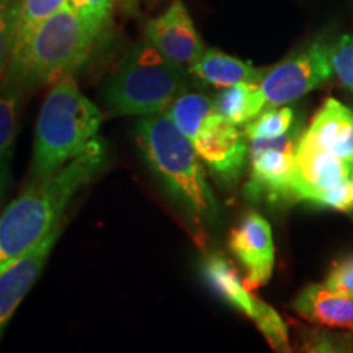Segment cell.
Wrapping results in <instances>:
<instances>
[{
    "label": "cell",
    "mask_w": 353,
    "mask_h": 353,
    "mask_svg": "<svg viewBox=\"0 0 353 353\" xmlns=\"http://www.w3.org/2000/svg\"><path fill=\"white\" fill-rule=\"evenodd\" d=\"M145 41L183 69H188L205 51L200 33L182 0L172 2L164 13L145 25Z\"/></svg>",
    "instance_id": "11"
},
{
    "label": "cell",
    "mask_w": 353,
    "mask_h": 353,
    "mask_svg": "<svg viewBox=\"0 0 353 353\" xmlns=\"http://www.w3.org/2000/svg\"><path fill=\"white\" fill-rule=\"evenodd\" d=\"M70 7L76 10L97 34H100L107 25L114 0H69Z\"/></svg>",
    "instance_id": "25"
},
{
    "label": "cell",
    "mask_w": 353,
    "mask_h": 353,
    "mask_svg": "<svg viewBox=\"0 0 353 353\" xmlns=\"http://www.w3.org/2000/svg\"><path fill=\"white\" fill-rule=\"evenodd\" d=\"M59 234L61 224L52 229L37 245L32 247L28 252L12 260L0 270V337H2L8 321L15 314L17 307L23 301L25 294L28 293L41 273Z\"/></svg>",
    "instance_id": "12"
},
{
    "label": "cell",
    "mask_w": 353,
    "mask_h": 353,
    "mask_svg": "<svg viewBox=\"0 0 353 353\" xmlns=\"http://www.w3.org/2000/svg\"><path fill=\"white\" fill-rule=\"evenodd\" d=\"M293 309L312 324L353 334V294L325 285H309L293 301Z\"/></svg>",
    "instance_id": "14"
},
{
    "label": "cell",
    "mask_w": 353,
    "mask_h": 353,
    "mask_svg": "<svg viewBox=\"0 0 353 353\" xmlns=\"http://www.w3.org/2000/svg\"><path fill=\"white\" fill-rule=\"evenodd\" d=\"M314 205L324 206L335 211H342V213H350L353 210V180H343L337 187L327 190L317 198Z\"/></svg>",
    "instance_id": "26"
},
{
    "label": "cell",
    "mask_w": 353,
    "mask_h": 353,
    "mask_svg": "<svg viewBox=\"0 0 353 353\" xmlns=\"http://www.w3.org/2000/svg\"><path fill=\"white\" fill-rule=\"evenodd\" d=\"M65 6H69V0H17L13 48L19 46L34 26H38L43 20Z\"/></svg>",
    "instance_id": "21"
},
{
    "label": "cell",
    "mask_w": 353,
    "mask_h": 353,
    "mask_svg": "<svg viewBox=\"0 0 353 353\" xmlns=\"http://www.w3.org/2000/svg\"><path fill=\"white\" fill-rule=\"evenodd\" d=\"M17 0H0V79L8 68L15 39Z\"/></svg>",
    "instance_id": "23"
},
{
    "label": "cell",
    "mask_w": 353,
    "mask_h": 353,
    "mask_svg": "<svg viewBox=\"0 0 353 353\" xmlns=\"http://www.w3.org/2000/svg\"><path fill=\"white\" fill-rule=\"evenodd\" d=\"M303 132L319 148L353 167V110L339 100L327 99Z\"/></svg>",
    "instance_id": "13"
},
{
    "label": "cell",
    "mask_w": 353,
    "mask_h": 353,
    "mask_svg": "<svg viewBox=\"0 0 353 353\" xmlns=\"http://www.w3.org/2000/svg\"><path fill=\"white\" fill-rule=\"evenodd\" d=\"M134 134L145 164L203 236L219 219V203L192 141L165 113L141 118Z\"/></svg>",
    "instance_id": "2"
},
{
    "label": "cell",
    "mask_w": 353,
    "mask_h": 353,
    "mask_svg": "<svg viewBox=\"0 0 353 353\" xmlns=\"http://www.w3.org/2000/svg\"><path fill=\"white\" fill-rule=\"evenodd\" d=\"M107 159L105 143L92 139L81 154L54 174L34 180L0 214V270L28 252L63 219L65 206L101 170Z\"/></svg>",
    "instance_id": "1"
},
{
    "label": "cell",
    "mask_w": 353,
    "mask_h": 353,
    "mask_svg": "<svg viewBox=\"0 0 353 353\" xmlns=\"http://www.w3.org/2000/svg\"><path fill=\"white\" fill-rule=\"evenodd\" d=\"M324 285L329 286L330 290L353 294V254L350 257L339 260L334 265L332 270L329 272L327 278H325Z\"/></svg>",
    "instance_id": "27"
},
{
    "label": "cell",
    "mask_w": 353,
    "mask_h": 353,
    "mask_svg": "<svg viewBox=\"0 0 353 353\" xmlns=\"http://www.w3.org/2000/svg\"><path fill=\"white\" fill-rule=\"evenodd\" d=\"M350 176L352 167L347 162L319 148L301 132L294 157L293 203L306 201L314 205L322 193Z\"/></svg>",
    "instance_id": "9"
},
{
    "label": "cell",
    "mask_w": 353,
    "mask_h": 353,
    "mask_svg": "<svg viewBox=\"0 0 353 353\" xmlns=\"http://www.w3.org/2000/svg\"><path fill=\"white\" fill-rule=\"evenodd\" d=\"M213 112V100L210 97L200 94V92L182 90L167 108L165 114L192 141L201 128L203 121Z\"/></svg>",
    "instance_id": "19"
},
{
    "label": "cell",
    "mask_w": 353,
    "mask_h": 353,
    "mask_svg": "<svg viewBox=\"0 0 353 353\" xmlns=\"http://www.w3.org/2000/svg\"><path fill=\"white\" fill-rule=\"evenodd\" d=\"M332 74V46L314 41L275 68L267 69L259 87L267 107H280L307 95Z\"/></svg>",
    "instance_id": "7"
},
{
    "label": "cell",
    "mask_w": 353,
    "mask_h": 353,
    "mask_svg": "<svg viewBox=\"0 0 353 353\" xmlns=\"http://www.w3.org/2000/svg\"><path fill=\"white\" fill-rule=\"evenodd\" d=\"M101 118L99 107L82 94L72 72L52 82L34 131V180L54 174L81 154L97 138Z\"/></svg>",
    "instance_id": "3"
},
{
    "label": "cell",
    "mask_w": 353,
    "mask_h": 353,
    "mask_svg": "<svg viewBox=\"0 0 353 353\" xmlns=\"http://www.w3.org/2000/svg\"><path fill=\"white\" fill-rule=\"evenodd\" d=\"M252 321L255 322V325H257V329L262 332L263 337L267 339V342L270 343L273 350H290L288 327H286L285 321L281 319L280 314L272 306H268L267 303L262 301L257 314H255Z\"/></svg>",
    "instance_id": "22"
},
{
    "label": "cell",
    "mask_w": 353,
    "mask_h": 353,
    "mask_svg": "<svg viewBox=\"0 0 353 353\" xmlns=\"http://www.w3.org/2000/svg\"><path fill=\"white\" fill-rule=\"evenodd\" d=\"M25 88L3 76L0 81V195L8 180Z\"/></svg>",
    "instance_id": "17"
},
{
    "label": "cell",
    "mask_w": 353,
    "mask_h": 353,
    "mask_svg": "<svg viewBox=\"0 0 353 353\" xmlns=\"http://www.w3.org/2000/svg\"><path fill=\"white\" fill-rule=\"evenodd\" d=\"M97 37L69 3L34 26L13 48L3 76L23 88L54 82L85 63Z\"/></svg>",
    "instance_id": "4"
},
{
    "label": "cell",
    "mask_w": 353,
    "mask_h": 353,
    "mask_svg": "<svg viewBox=\"0 0 353 353\" xmlns=\"http://www.w3.org/2000/svg\"><path fill=\"white\" fill-rule=\"evenodd\" d=\"M352 180H353V167H352Z\"/></svg>",
    "instance_id": "28"
},
{
    "label": "cell",
    "mask_w": 353,
    "mask_h": 353,
    "mask_svg": "<svg viewBox=\"0 0 353 353\" xmlns=\"http://www.w3.org/2000/svg\"><path fill=\"white\" fill-rule=\"evenodd\" d=\"M201 273L205 281L218 296L242 314L254 319L262 299L245 285L236 267L221 254H210L203 260Z\"/></svg>",
    "instance_id": "15"
},
{
    "label": "cell",
    "mask_w": 353,
    "mask_h": 353,
    "mask_svg": "<svg viewBox=\"0 0 353 353\" xmlns=\"http://www.w3.org/2000/svg\"><path fill=\"white\" fill-rule=\"evenodd\" d=\"M229 249L245 270L244 281L250 290L262 288L275 267V244L268 221L250 211L229 234Z\"/></svg>",
    "instance_id": "10"
},
{
    "label": "cell",
    "mask_w": 353,
    "mask_h": 353,
    "mask_svg": "<svg viewBox=\"0 0 353 353\" xmlns=\"http://www.w3.org/2000/svg\"><path fill=\"white\" fill-rule=\"evenodd\" d=\"M192 143L218 182L231 187L239 180L249 157V139L239 126L213 112L203 121Z\"/></svg>",
    "instance_id": "8"
},
{
    "label": "cell",
    "mask_w": 353,
    "mask_h": 353,
    "mask_svg": "<svg viewBox=\"0 0 353 353\" xmlns=\"http://www.w3.org/2000/svg\"><path fill=\"white\" fill-rule=\"evenodd\" d=\"M214 112L228 121L237 126H244L245 123L254 120L267 108L265 99L259 83L242 82L236 85L224 87L218 92L213 100Z\"/></svg>",
    "instance_id": "18"
},
{
    "label": "cell",
    "mask_w": 353,
    "mask_h": 353,
    "mask_svg": "<svg viewBox=\"0 0 353 353\" xmlns=\"http://www.w3.org/2000/svg\"><path fill=\"white\" fill-rule=\"evenodd\" d=\"M332 68L342 85L353 92V34H345L332 46Z\"/></svg>",
    "instance_id": "24"
},
{
    "label": "cell",
    "mask_w": 353,
    "mask_h": 353,
    "mask_svg": "<svg viewBox=\"0 0 353 353\" xmlns=\"http://www.w3.org/2000/svg\"><path fill=\"white\" fill-rule=\"evenodd\" d=\"M301 132L303 128L294 125L280 138L250 141V176L244 188L247 198L272 205L293 203L294 157Z\"/></svg>",
    "instance_id": "6"
},
{
    "label": "cell",
    "mask_w": 353,
    "mask_h": 353,
    "mask_svg": "<svg viewBox=\"0 0 353 353\" xmlns=\"http://www.w3.org/2000/svg\"><path fill=\"white\" fill-rule=\"evenodd\" d=\"M296 125L294 110L286 105L280 107H267L254 120L244 125L247 139H273L280 138Z\"/></svg>",
    "instance_id": "20"
},
{
    "label": "cell",
    "mask_w": 353,
    "mask_h": 353,
    "mask_svg": "<svg viewBox=\"0 0 353 353\" xmlns=\"http://www.w3.org/2000/svg\"><path fill=\"white\" fill-rule=\"evenodd\" d=\"M187 70L200 82L216 88L231 87L242 82L259 83L267 72V69H259L239 57L213 48H205L201 56Z\"/></svg>",
    "instance_id": "16"
},
{
    "label": "cell",
    "mask_w": 353,
    "mask_h": 353,
    "mask_svg": "<svg viewBox=\"0 0 353 353\" xmlns=\"http://www.w3.org/2000/svg\"><path fill=\"white\" fill-rule=\"evenodd\" d=\"M185 82L183 68L165 59L144 39L121 56L105 87V100L117 117H152L167 112L185 90Z\"/></svg>",
    "instance_id": "5"
}]
</instances>
